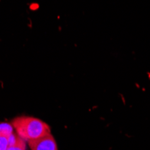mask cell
<instances>
[{
    "label": "cell",
    "instance_id": "1",
    "mask_svg": "<svg viewBox=\"0 0 150 150\" xmlns=\"http://www.w3.org/2000/svg\"><path fill=\"white\" fill-rule=\"evenodd\" d=\"M11 124L18 137L27 142L50 133V128L46 122L34 117H16L12 120Z\"/></svg>",
    "mask_w": 150,
    "mask_h": 150
},
{
    "label": "cell",
    "instance_id": "2",
    "mask_svg": "<svg viewBox=\"0 0 150 150\" xmlns=\"http://www.w3.org/2000/svg\"><path fill=\"white\" fill-rule=\"evenodd\" d=\"M28 146L31 150H58L56 140L51 133L28 141Z\"/></svg>",
    "mask_w": 150,
    "mask_h": 150
},
{
    "label": "cell",
    "instance_id": "3",
    "mask_svg": "<svg viewBox=\"0 0 150 150\" xmlns=\"http://www.w3.org/2000/svg\"><path fill=\"white\" fill-rule=\"evenodd\" d=\"M7 150H26V144L23 139L21 138H18L17 141L13 144L9 146Z\"/></svg>",
    "mask_w": 150,
    "mask_h": 150
},
{
    "label": "cell",
    "instance_id": "4",
    "mask_svg": "<svg viewBox=\"0 0 150 150\" xmlns=\"http://www.w3.org/2000/svg\"><path fill=\"white\" fill-rule=\"evenodd\" d=\"M12 133H13V128L12 124L0 123V134L9 136Z\"/></svg>",
    "mask_w": 150,
    "mask_h": 150
},
{
    "label": "cell",
    "instance_id": "5",
    "mask_svg": "<svg viewBox=\"0 0 150 150\" xmlns=\"http://www.w3.org/2000/svg\"><path fill=\"white\" fill-rule=\"evenodd\" d=\"M9 139L8 136L0 135V150H7L9 147Z\"/></svg>",
    "mask_w": 150,
    "mask_h": 150
}]
</instances>
